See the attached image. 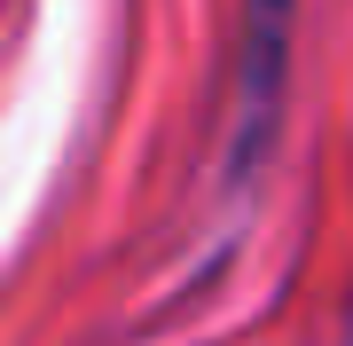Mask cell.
Wrapping results in <instances>:
<instances>
[{
  "label": "cell",
  "mask_w": 353,
  "mask_h": 346,
  "mask_svg": "<svg viewBox=\"0 0 353 346\" xmlns=\"http://www.w3.org/2000/svg\"><path fill=\"white\" fill-rule=\"evenodd\" d=\"M283 32H290V0H252V16H243V64H236V110H243L236 166H252V157H259V134H267V118H275Z\"/></svg>",
  "instance_id": "1"
}]
</instances>
